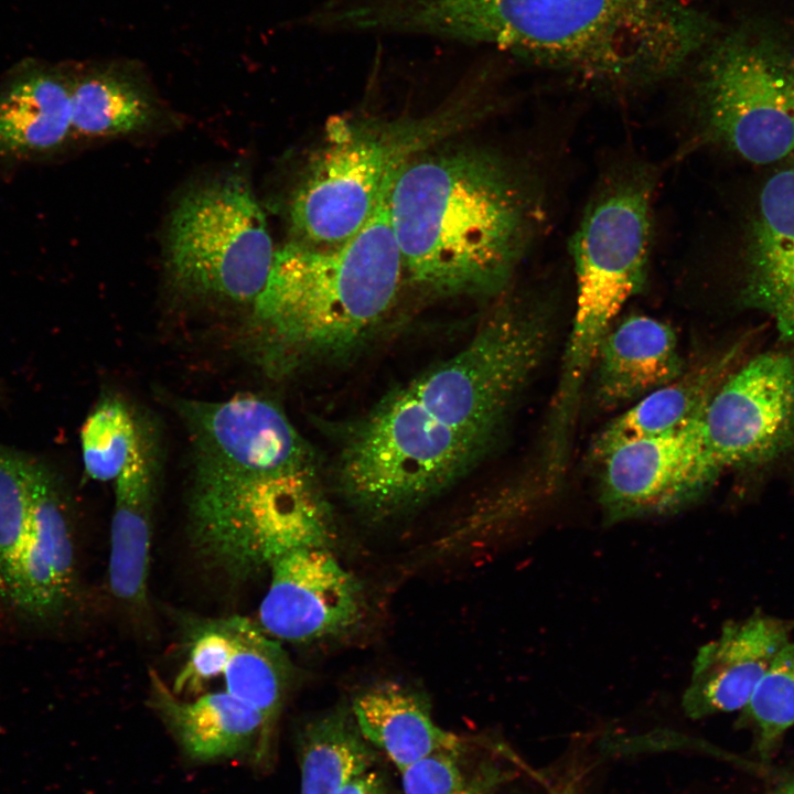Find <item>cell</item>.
<instances>
[{
	"mask_svg": "<svg viewBox=\"0 0 794 794\" xmlns=\"http://www.w3.org/2000/svg\"><path fill=\"white\" fill-rule=\"evenodd\" d=\"M351 711L363 737L399 772L434 753L463 748L457 734L437 725L423 696L398 683L363 690Z\"/></svg>",
	"mask_w": 794,
	"mask_h": 794,
	"instance_id": "7402d4cb",
	"label": "cell"
},
{
	"mask_svg": "<svg viewBox=\"0 0 794 794\" xmlns=\"http://www.w3.org/2000/svg\"><path fill=\"white\" fill-rule=\"evenodd\" d=\"M196 463L238 473H276L312 465L309 448L271 400L239 395L222 401L175 399Z\"/></svg>",
	"mask_w": 794,
	"mask_h": 794,
	"instance_id": "9a60e30c",
	"label": "cell"
},
{
	"mask_svg": "<svg viewBox=\"0 0 794 794\" xmlns=\"http://www.w3.org/2000/svg\"><path fill=\"white\" fill-rule=\"evenodd\" d=\"M550 336L545 302L511 299L459 351L390 391L344 442L337 479L346 500L384 521L455 484L501 437Z\"/></svg>",
	"mask_w": 794,
	"mask_h": 794,
	"instance_id": "6da1fadb",
	"label": "cell"
},
{
	"mask_svg": "<svg viewBox=\"0 0 794 794\" xmlns=\"http://www.w3.org/2000/svg\"><path fill=\"white\" fill-rule=\"evenodd\" d=\"M769 794H794V780L784 783Z\"/></svg>",
	"mask_w": 794,
	"mask_h": 794,
	"instance_id": "4dcf8cb0",
	"label": "cell"
},
{
	"mask_svg": "<svg viewBox=\"0 0 794 794\" xmlns=\"http://www.w3.org/2000/svg\"><path fill=\"white\" fill-rule=\"evenodd\" d=\"M700 415L679 429L625 442L598 463L604 525L672 515L706 495L720 475L706 451Z\"/></svg>",
	"mask_w": 794,
	"mask_h": 794,
	"instance_id": "4fadbf2b",
	"label": "cell"
},
{
	"mask_svg": "<svg viewBox=\"0 0 794 794\" xmlns=\"http://www.w3.org/2000/svg\"><path fill=\"white\" fill-rule=\"evenodd\" d=\"M652 197L648 172L619 173L592 197L573 235L576 310L561 361L569 378L590 374L614 319L645 283Z\"/></svg>",
	"mask_w": 794,
	"mask_h": 794,
	"instance_id": "ba28073f",
	"label": "cell"
},
{
	"mask_svg": "<svg viewBox=\"0 0 794 794\" xmlns=\"http://www.w3.org/2000/svg\"><path fill=\"white\" fill-rule=\"evenodd\" d=\"M395 175L347 240L314 246L292 239L276 250L251 316L260 356L276 371L342 356L388 315L405 272L389 213Z\"/></svg>",
	"mask_w": 794,
	"mask_h": 794,
	"instance_id": "277c9868",
	"label": "cell"
},
{
	"mask_svg": "<svg viewBox=\"0 0 794 794\" xmlns=\"http://www.w3.org/2000/svg\"><path fill=\"white\" fill-rule=\"evenodd\" d=\"M686 366L674 329L644 314L612 326L593 365V393L605 409L637 401L678 377Z\"/></svg>",
	"mask_w": 794,
	"mask_h": 794,
	"instance_id": "ac0fdd59",
	"label": "cell"
},
{
	"mask_svg": "<svg viewBox=\"0 0 794 794\" xmlns=\"http://www.w3.org/2000/svg\"><path fill=\"white\" fill-rule=\"evenodd\" d=\"M149 679L150 707L189 758L206 762L255 752L265 731L255 708L225 690L183 700L157 672Z\"/></svg>",
	"mask_w": 794,
	"mask_h": 794,
	"instance_id": "d6986e66",
	"label": "cell"
},
{
	"mask_svg": "<svg viewBox=\"0 0 794 794\" xmlns=\"http://www.w3.org/2000/svg\"><path fill=\"white\" fill-rule=\"evenodd\" d=\"M276 250L266 215L238 175L187 192L172 212L167 267L173 282L194 294L254 303Z\"/></svg>",
	"mask_w": 794,
	"mask_h": 794,
	"instance_id": "9c48e42d",
	"label": "cell"
},
{
	"mask_svg": "<svg viewBox=\"0 0 794 794\" xmlns=\"http://www.w3.org/2000/svg\"><path fill=\"white\" fill-rule=\"evenodd\" d=\"M155 115L152 90L130 62H109L73 76V135L108 138L139 132Z\"/></svg>",
	"mask_w": 794,
	"mask_h": 794,
	"instance_id": "cb8c5ba5",
	"label": "cell"
},
{
	"mask_svg": "<svg viewBox=\"0 0 794 794\" xmlns=\"http://www.w3.org/2000/svg\"><path fill=\"white\" fill-rule=\"evenodd\" d=\"M33 536L28 457L0 444V608L3 611Z\"/></svg>",
	"mask_w": 794,
	"mask_h": 794,
	"instance_id": "484cf974",
	"label": "cell"
},
{
	"mask_svg": "<svg viewBox=\"0 0 794 794\" xmlns=\"http://www.w3.org/2000/svg\"><path fill=\"white\" fill-rule=\"evenodd\" d=\"M434 147L398 170L389 193L404 271L441 296L496 294L540 227L539 192L493 152Z\"/></svg>",
	"mask_w": 794,
	"mask_h": 794,
	"instance_id": "3957f363",
	"label": "cell"
},
{
	"mask_svg": "<svg viewBox=\"0 0 794 794\" xmlns=\"http://www.w3.org/2000/svg\"><path fill=\"white\" fill-rule=\"evenodd\" d=\"M35 548L11 611L17 621L39 630L64 623L79 603V576L71 511L52 470L28 458Z\"/></svg>",
	"mask_w": 794,
	"mask_h": 794,
	"instance_id": "2e32d148",
	"label": "cell"
},
{
	"mask_svg": "<svg viewBox=\"0 0 794 794\" xmlns=\"http://www.w3.org/2000/svg\"><path fill=\"white\" fill-rule=\"evenodd\" d=\"M259 625L277 641L308 643L345 634L365 616L360 581L329 548L300 547L271 559Z\"/></svg>",
	"mask_w": 794,
	"mask_h": 794,
	"instance_id": "5bb4252c",
	"label": "cell"
},
{
	"mask_svg": "<svg viewBox=\"0 0 794 794\" xmlns=\"http://www.w3.org/2000/svg\"><path fill=\"white\" fill-rule=\"evenodd\" d=\"M744 342L697 362L625 409L594 438L590 458L599 463L614 448L682 428L698 417L723 380L741 364Z\"/></svg>",
	"mask_w": 794,
	"mask_h": 794,
	"instance_id": "ffe728a7",
	"label": "cell"
},
{
	"mask_svg": "<svg viewBox=\"0 0 794 794\" xmlns=\"http://www.w3.org/2000/svg\"><path fill=\"white\" fill-rule=\"evenodd\" d=\"M728 256L737 301L794 342V155L755 168L736 211Z\"/></svg>",
	"mask_w": 794,
	"mask_h": 794,
	"instance_id": "30bf717a",
	"label": "cell"
},
{
	"mask_svg": "<svg viewBox=\"0 0 794 794\" xmlns=\"http://www.w3.org/2000/svg\"><path fill=\"white\" fill-rule=\"evenodd\" d=\"M183 637L185 662L173 691L196 693L204 683L222 677L225 691L262 716L265 731L253 759L257 768H270L275 728L291 679V663L279 641L238 614L185 618Z\"/></svg>",
	"mask_w": 794,
	"mask_h": 794,
	"instance_id": "8fae6325",
	"label": "cell"
},
{
	"mask_svg": "<svg viewBox=\"0 0 794 794\" xmlns=\"http://www.w3.org/2000/svg\"><path fill=\"white\" fill-rule=\"evenodd\" d=\"M463 748L429 755L403 772L404 794H498L508 773L496 765L468 768Z\"/></svg>",
	"mask_w": 794,
	"mask_h": 794,
	"instance_id": "f1b7e54d",
	"label": "cell"
},
{
	"mask_svg": "<svg viewBox=\"0 0 794 794\" xmlns=\"http://www.w3.org/2000/svg\"><path fill=\"white\" fill-rule=\"evenodd\" d=\"M552 794H577L576 790L572 785H567L566 787H562L561 790L552 791Z\"/></svg>",
	"mask_w": 794,
	"mask_h": 794,
	"instance_id": "1f68e13d",
	"label": "cell"
},
{
	"mask_svg": "<svg viewBox=\"0 0 794 794\" xmlns=\"http://www.w3.org/2000/svg\"><path fill=\"white\" fill-rule=\"evenodd\" d=\"M470 115L466 106L455 105L417 119L335 121L291 195L294 239L333 246L354 236L397 171L458 131Z\"/></svg>",
	"mask_w": 794,
	"mask_h": 794,
	"instance_id": "52a82bcc",
	"label": "cell"
},
{
	"mask_svg": "<svg viewBox=\"0 0 794 794\" xmlns=\"http://www.w3.org/2000/svg\"><path fill=\"white\" fill-rule=\"evenodd\" d=\"M73 76L24 73L0 90V158L30 159L61 149L73 135Z\"/></svg>",
	"mask_w": 794,
	"mask_h": 794,
	"instance_id": "603a6c76",
	"label": "cell"
},
{
	"mask_svg": "<svg viewBox=\"0 0 794 794\" xmlns=\"http://www.w3.org/2000/svg\"><path fill=\"white\" fill-rule=\"evenodd\" d=\"M699 142L762 168L794 155V36L749 20L708 46L694 78Z\"/></svg>",
	"mask_w": 794,
	"mask_h": 794,
	"instance_id": "5b68a950",
	"label": "cell"
},
{
	"mask_svg": "<svg viewBox=\"0 0 794 794\" xmlns=\"http://www.w3.org/2000/svg\"><path fill=\"white\" fill-rule=\"evenodd\" d=\"M154 457L149 441L115 480L108 584L112 596L136 612L148 610Z\"/></svg>",
	"mask_w": 794,
	"mask_h": 794,
	"instance_id": "44dd1931",
	"label": "cell"
},
{
	"mask_svg": "<svg viewBox=\"0 0 794 794\" xmlns=\"http://www.w3.org/2000/svg\"><path fill=\"white\" fill-rule=\"evenodd\" d=\"M190 518L196 549L235 577L294 548L331 549L335 539L312 465L256 474L196 463Z\"/></svg>",
	"mask_w": 794,
	"mask_h": 794,
	"instance_id": "8992f818",
	"label": "cell"
},
{
	"mask_svg": "<svg viewBox=\"0 0 794 794\" xmlns=\"http://www.w3.org/2000/svg\"><path fill=\"white\" fill-rule=\"evenodd\" d=\"M708 458L728 469L768 463L794 448V350L741 363L700 415Z\"/></svg>",
	"mask_w": 794,
	"mask_h": 794,
	"instance_id": "7c38bea8",
	"label": "cell"
},
{
	"mask_svg": "<svg viewBox=\"0 0 794 794\" xmlns=\"http://www.w3.org/2000/svg\"><path fill=\"white\" fill-rule=\"evenodd\" d=\"M301 794H335L373 769L376 755L351 709L336 707L313 717L297 738Z\"/></svg>",
	"mask_w": 794,
	"mask_h": 794,
	"instance_id": "d4e9b609",
	"label": "cell"
},
{
	"mask_svg": "<svg viewBox=\"0 0 794 794\" xmlns=\"http://www.w3.org/2000/svg\"><path fill=\"white\" fill-rule=\"evenodd\" d=\"M386 20L396 35L492 45L607 83L668 76L715 31L675 0H387Z\"/></svg>",
	"mask_w": 794,
	"mask_h": 794,
	"instance_id": "7a4b0ae2",
	"label": "cell"
},
{
	"mask_svg": "<svg viewBox=\"0 0 794 794\" xmlns=\"http://www.w3.org/2000/svg\"><path fill=\"white\" fill-rule=\"evenodd\" d=\"M335 794H394L386 780L376 770L356 776Z\"/></svg>",
	"mask_w": 794,
	"mask_h": 794,
	"instance_id": "f546056e",
	"label": "cell"
},
{
	"mask_svg": "<svg viewBox=\"0 0 794 794\" xmlns=\"http://www.w3.org/2000/svg\"><path fill=\"white\" fill-rule=\"evenodd\" d=\"M741 711L740 723L753 729L758 751L769 757L794 726V641L780 650Z\"/></svg>",
	"mask_w": 794,
	"mask_h": 794,
	"instance_id": "83f0119b",
	"label": "cell"
},
{
	"mask_svg": "<svg viewBox=\"0 0 794 794\" xmlns=\"http://www.w3.org/2000/svg\"><path fill=\"white\" fill-rule=\"evenodd\" d=\"M793 631L794 619L761 610L728 621L696 654L682 698L685 715L701 719L742 710L776 654L792 640Z\"/></svg>",
	"mask_w": 794,
	"mask_h": 794,
	"instance_id": "e0dca14e",
	"label": "cell"
},
{
	"mask_svg": "<svg viewBox=\"0 0 794 794\" xmlns=\"http://www.w3.org/2000/svg\"><path fill=\"white\" fill-rule=\"evenodd\" d=\"M79 439L84 470L99 482L115 481L148 441L130 406L116 396L98 401Z\"/></svg>",
	"mask_w": 794,
	"mask_h": 794,
	"instance_id": "4316f807",
	"label": "cell"
}]
</instances>
